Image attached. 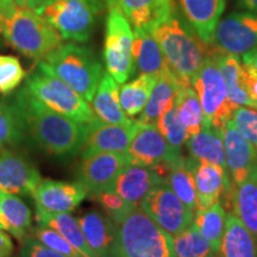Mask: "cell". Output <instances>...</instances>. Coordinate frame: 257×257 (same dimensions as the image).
Listing matches in <instances>:
<instances>
[{
  "instance_id": "cell-1",
  "label": "cell",
  "mask_w": 257,
  "mask_h": 257,
  "mask_svg": "<svg viewBox=\"0 0 257 257\" xmlns=\"http://www.w3.org/2000/svg\"><path fill=\"white\" fill-rule=\"evenodd\" d=\"M24 123L27 140L41 152L59 161H69L81 153L87 123L50 110L22 87L12 99Z\"/></svg>"
},
{
  "instance_id": "cell-2",
  "label": "cell",
  "mask_w": 257,
  "mask_h": 257,
  "mask_svg": "<svg viewBox=\"0 0 257 257\" xmlns=\"http://www.w3.org/2000/svg\"><path fill=\"white\" fill-rule=\"evenodd\" d=\"M147 29L155 37L179 82L192 85L206 59L208 44L204 43L194 31L186 28L174 11L166 18L153 21Z\"/></svg>"
},
{
  "instance_id": "cell-3",
  "label": "cell",
  "mask_w": 257,
  "mask_h": 257,
  "mask_svg": "<svg viewBox=\"0 0 257 257\" xmlns=\"http://www.w3.org/2000/svg\"><path fill=\"white\" fill-rule=\"evenodd\" d=\"M0 31L15 50L34 60L44 59L62 44L55 29L35 10L18 8L0 18Z\"/></svg>"
},
{
  "instance_id": "cell-4",
  "label": "cell",
  "mask_w": 257,
  "mask_h": 257,
  "mask_svg": "<svg viewBox=\"0 0 257 257\" xmlns=\"http://www.w3.org/2000/svg\"><path fill=\"white\" fill-rule=\"evenodd\" d=\"M117 227L114 257H174L172 236L140 206L134 207Z\"/></svg>"
},
{
  "instance_id": "cell-5",
  "label": "cell",
  "mask_w": 257,
  "mask_h": 257,
  "mask_svg": "<svg viewBox=\"0 0 257 257\" xmlns=\"http://www.w3.org/2000/svg\"><path fill=\"white\" fill-rule=\"evenodd\" d=\"M56 76L86 101L92 102L102 76V66L91 48L75 42L61 44L44 57Z\"/></svg>"
},
{
  "instance_id": "cell-6",
  "label": "cell",
  "mask_w": 257,
  "mask_h": 257,
  "mask_svg": "<svg viewBox=\"0 0 257 257\" xmlns=\"http://www.w3.org/2000/svg\"><path fill=\"white\" fill-rule=\"evenodd\" d=\"M25 88L50 110L81 123L94 119V112L85 99L51 72L44 61H40L37 69L28 76Z\"/></svg>"
},
{
  "instance_id": "cell-7",
  "label": "cell",
  "mask_w": 257,
  "mask_h": 257,
  "mask_svg": "<svg viewBox=\"0 0 257 257\" xmlns=\"http://www.w3.org/2000/svg\"><path fill=\"white\" fill-rule=\"evenodd\" d=\"M100 11V0H46L35 10L62 40L75 43L91 38Z\"/></svg>"
},
{
  "instance_id": "cell-8",
  "label": "cell",
  "mask_w": 257,
  "mask_h": 257,
  "mask_svg": "<svg viewBox=\"0 0 257 257\" xmlns=\"http://www.w3.org/2000/svg\"><path fill=\"white\" fill-rule=\"evenodd\" d=\"M134 29L123 12L108 6L106 18L104 61L107 73L123 85L135 73L133 60Z\"/></svg>"
},
{
  "instance_id": "cell-9",
  "label": "cell",
  "mask_w": 257,
  "mask_h": 257,
  "mask_svg": "<svg viewBox=\"0 0 257 257\" xmlns=\"http://www.w3.org/2000/svg\"><path fill=\"white\" fill-rule=\"evenodd\" d=\"M192 86L200 100L205 126L223 127L234 108L227 98L226 85L212 51H208L204 63L193 79Z\"/></svg>"
},
{
  "instance_id": "cell-10",
  "label": "cell",
  "mask_w": 257,
  "mask_h": 257,
  "mask_svg": "<svg viewBox=\"0 0 257 257\" xmlns=\"http://www.w3.org/2000/svg\"><path fill=\"white\" fill-rule=\"evenodd\" d=\"M140 207L163 231L175 236L192 224V212L166 182L157 185L147 194Z\"/></svg>"
},
{
  "instance_id": "cell-11",
  "label": "cell",
  "mask_w": 257,
  "mask_h": 257,
  "mask_svg": "<svg viewBox=\"0 0 257 257\" xmlns=\"http://www.w3.org/2000/svg\"><path fill=\"white\" fill-rule=\"evenodd\" d=\"M217 50L231 55L243 56L257 48V12H232L220 19L213 42Z\"/></svg>"
},
{
  "instance_id": "cell-12",
  "label": "cell",
  "mask_w": 257,
  "mask_h": 257,
  "mask_svg": "<svg viewBox=\"0 0 257 257\" xmlns=\"http://www.w3.org/2000/svg\"><path fill=\"white\" fill-rule=\"evenodd\" d=\"M181 155V153L175 152L169 146L156 124L141 123L138 120L136 130L125 153L127 163L150 168L168 165Z\"/></svg>"
},
{
  "instance_id": "cell-13",
  "label": "cell",
  "mask_w": 257,
  "mask_h": 257,
  "mask_svg": "<svg viewBox=\"0 0 257 257\" xmlns=\"http://www.w3.org/2000/svg\"><path fill=\"white\" fill-rule=\"evenodd\" d=\"M42 181L34 162L14 149L0 150V192L31 195Z\"/></svg>"
},
{
  "instance_id": "cell-14",
  "label": "cell",
  "mask_w": 257,
  "mask_h": 257,
  "mask_svg": "<svg viewBox=\"0 0 257 257\" xmlns=\"http://www.w3.org/2000/svg\"><path fill=\"white\" fill-rule=\"evenodd\" d=\"M127 165L125 154L121 153H95L81 157L78 168L79 182L96 195L111 188L120 170Z\"/></svg>"
},
{
  "instance_id": "cell-15",
  "label": "cell",
  "mask_w": 257,
  "mask_h": 257,
  "mask_svg": "<svg viewBox=\"0 0 257 257\" xmlns=\"http://www.w3.org/2000/svg\"><path fill=\"white\" fill-rule=\"evenodd\" d=\"M89 192L81 182L42 180L32 192L36 208L50 213H69L80 206Z\"/></svg>"
},
{
  "instance_id": "cell-16",
  "label": "cell",
  "mask_w": 257,
  "mask_h": 257,
  "mask_svg": "<svg viewBox=\"0 0 257 257\" xmlns=\"http://www.w3.org/2000/svg\"><path fill=\"white\" fill-rule=\"evenodd\" d=\"M226 172L231 182L237 186L257 168V150L240 135L229 119L221 127Z\"/></svg>"
},
{
  "instance_id": "cell-17",
  "label": "cell",
  "mask_w": 257,
  "mask_h": 257,
  "mask_svg": "<svg viewBox=\"0 0 257 257\" xmlns=\"http://www.w3.org/2000/svg\"><path fill=\"white\" fill-rule=\"evenodd\" d=\"M137 120L130 124H110L94 118L87 123V137L81 150V157L95 153H126Z\"/></svg>"
},
{
  "instance_id": "cell-18",
  "label": "cell",
  "mask_w": 257,
  "mask_h": 257,
  "mask_svg": "<svg viewBox=\"0 0 257 257\" xmlns=\"http://www.w3.org/2000/svg\"><path fill=\"white\" fill-rule=\"evenodd\" d=\"M162 182H165V179L154 168L127 163L120 170L110 189L130 205L138 207L148 193Z\"/></svg>"
},
{
  "instance_id": "cell-19",
  "label": "cell",
  "mask_w": 257,
  "mask_h": 257,
  "mask_svg": "<svg viewBox=\"0 0 257 257\" xmlns=\"http://www.w3.org/2000/svg\"><path fill=\"white\" fill-rule=\"evenodd\" d=\"M194 181L198 200L197 210L210 207L214 202L219 201L223 194L230 195L231 198L233 185L223 167L206 161H195Z\"/></svg>"
},
{
  "instance_id": "cell-20",
  "label": "cell",
  "mask_w": 257,
  "mask_h": 257,
  "mask_svg": "<svg viewBox=\"0 0 257 257\" xmlns=\"http://www.w3.org/2000/svg\"><path fill=\"white\" fill-rule=\"evenodd\" d=\"M182 15L192 30L210 46L224 14L226 0H179Z\"/></svg>"
},
{
  "instance_id": "cell-21",
  "label": "cell",
  "mask_w": 257,
  "mask_h": 257,
  "mask_svg": "<svg viewBox=\"0 0 257 257\" xmlns=\"http://www.w3.org/2000/svg\"><path fill=\"white\" fill-rule=\"evenodd\" d=\"M83 236L99 257H114L117 227L106 214L91 210L79 218Z\"/></svg>"
},
{
  "instance_id": "cell-22",
  "label": "cell",
  "mask_w": 257,
  "mask_h": 257,
  "mask_svg": "<svg viewBox=\"0 0 257 257\" xmlns=\"http://www.w3.org/2000/svg\"><path fill=\"white\" fill-rule=\"evenodd\" d=\"M133 60L135 72L140 74L159 78L162 74L172 72L159 43L147 28H134Z\"/></svg>"
},
{
  "instance_id": "cell-23",
  "label": "cell",
  "mask_w": 257,
  "mask_h": 257,
  "mask_svg": "<svg viewBox=\"0 0 257 257\" xmlns=\"http://www.w3.org/2000/svg\"><path fill=\"white\" fill-rule=\"evenodd\" d=\"M93 111L98 119L110 124H130L120 106L119 86L107 72L102 74L100 82L92 100Z\"/></svg>"
},
{
  "instance_id": "cell-24",
  "label": "cell",
  "mask_w": 257,
  "mask_h": 257,
  "mask_svg": "<svg viewBox=\"0 0 257 257\" xmlns=\"http://www.w3.org/2000/svg\"><path fill=\"white\" fill-rule=\"evenodd\" d=\"M211 51L217 60L218 67L226 85L227 98L233 108L239 107V106H256L244 85L243 62L239 56L221 53L216 48H213V50Z\"/></svg>"
},
{
  "instance_id": "cell-25",
  "label": "cell",
  "mask_w": 257,
  "mask_h": 257,
  "mask_svg": "<svg viewBox=\"0 0 257 257\" xmlns=\"http://www.w3.org/2000/svg\"><path fill=\"white\" fill-rule=\"evenodd\" d=\"M180 85L181 83L173 72L160 75L138 121L155 124L161 115L175 105Z\"/></svg>"
},
{
  "instance_id": "cell-26",
  "label": "cell",
  "mask_w": 257,
  "mask_h": 257,
  "mask_svg": "<svg viewBox=\"0 0 257 257\" xmlns=\"http://www.w3.org/2000/svg\"><path fill=\"white\" fill-rule=\"evenodd\" d=\"M195 160L179 156L169 165L165 182L192 212L197 210V189L194 181Z\"/></svg>"
},
{
  "instance_id": "cell-27",
  "label": "cell",
  "mask_w": 257,
  "mask_h": 257,
  "mask_svg": "<svg viewBox=\"0 0 257 257\" xmlns=\"http://www.w3.org/2000/svg\"><path fill=\"white\" fill-rule=\"evenodd\" d=\"M36 219L38 225L51 227L57 231L64 239L68 240L78 250L81 257H99L83 236L79 220L69 213H50L36 208Z\"/></svg>"
},
{
  "instance_id": "cell-28",
  "label": "cell",
  "mask_w": 257,
  "mask_h": 257,
  "mask_svg": "<svg viewBox=\"0 0 257 257\" xmlns=\"http://www.w3.org/2000/svg\"><path fill=\"white\" fill-rule=\"evenodd\" d=\"M31 226L32 213L28 205L17 195L0 192V229L24 239Z\"/></svg>"
},
{
  "instance_id": "cell-29",
  "label": "cell",
  "mask_w": 257,
  "mask_h": 257,
  "mask_svg": "<svg viewBox=\"0 0 257 257\" xmlns=\"http://www.w3.org/2000/svg\"><path fill=\"white\" fill-rule=\"evenodd\" d=\"M185 146L192 159L214 163L226 170L221 128L204 126L198 134L189 136Z\"/></svg>"
},
{
  "instance_id": "cell-30",
  "label": "cell",
  "mask_w": 257,
  "mask_h": 257,
  "mask_svg": "<svg viewBox=\"0 0 257 257\" xmlns=\"http://www.w3.org/2000/svg\"><path fill=\"white\" fill-rule=\"evenodd\" d=\"M219 253L221 257H257V238L233 213L226 216Z\"/></svg>"
},
{
  "instance_id": "cell-31",
  "label": "cell",
  "mask_w": 257,
  "mask_h": 257,
  "mask_svg": "<svg viewBox=\"0 0 257 257\" xmlns=\"http://www.w3.org/2000/svg\"><path fill=\"white\" fill-rule=\"evenodd\" d=\"M233 214L257 238V168L231 192Z\"/></svg>"
},
{
  "instance_id": "cell-32",
  "label": "cell",
  "mask_w": 257,
  "mask_h": 257,
  "mask_svg": "<svg viewBox=\"0 0 257 257\" xmlns=\"http://www.w3.org/2000/svg\"><path fill=\"white\" fill-rule=\"evenodd\" d=\"M156 80L157 76L140 74L133 81L125 82L120 86V106L127 117H136L144 110Z\"/></svg>"
},
{
  "instance_id": "cell-33",
  "label": "cell",
  "mask_w": 257,
  "mask_h": 257,
  "mask_svg": "<svg viewBox=\"0 0 257 257\" xmlns=\"http://www.w3.org/2000/svg\"><path fill=\"white\" fill-rule=\"evenodd\" d=\"M179 120L187 131L188 137L198 134L205 126V115L200 100L192 85H180L175 100Z\"/></svg>"
},
{
  "instance_id": "cell-34",
  "label": "cell",
  "mask_w": 257,
  "mask_h": 257,
  "mask_svg": "<svg viewBox=\"0 0 257 257\" xmlns=\"http://www.w3.org/2000/svg\"><path fill=\"white\" fill-rule=\"evenodd\" d=\"M225 224H226V212L220 201L214 202L210 207L197 210L193 216L192 225L202 236L216 248L220 250Z\"/></svg>"
},
{
  "instance_id": "cell-35",
  "label": "cell",
  "mask_w": 257,
  "mask_h": 257,
  "mask_svg": "<svg viewBox=\"0 0 257 257\" xmlns=\"http://www.w3.org/2000/svg\"><path fill=\"white\" fill-rule=\"evenodd\" d=\"M25 140L23 119L14 101L0 99V150L21 146Z\"/></svg>"
},
{
  "instance_id": "cell-36",
  "label": "cell",
  "mask_w": 257,
  "mask_h": 257,
  "mask_svg": "<svg viewBox=\"0 0 257 257\" xmlns=\"http://www.w3.org/2000/svg\"><path fill=\"white\" fill-rule=\"evenodd\" d=\"M174 257H214L219 251L191 224L172 236Z\"/></svg>"
},
{
  "instance_id": "cell-37",
  "label": "cell",
  "mask_w": 257,
  "mask_h": 257,
  "mask_svg": "<svg viewBox=\"0 0 257 257\" xmlns=\"http://www.w3.org/2000/svg\"><path fill=\"white\" fill-rule=\"evenodd\" d=\"M123 12L134 28H148L155 16L156 0H104Z\"/></svg>"
},
{
  "instance_id": "cell-38",
  "label": "cell",
  "mask_w": 257,
  "mask_h": 257,
  "mask_svg": "<svg viewBox=\"0 0 257 257\" xmlns=\"http://www.w3.org/2000/svg\"><path fill=\"white\" fill-rule=\"evenodd\" d=\"M156 126L160 133L163 135L169 146L175 150V152L181 153V148L185 146L186 141L188 138V134L186 131L184 125L179 120L178 114H176L175 105L166 113H163L156 121Z\"/></svg>"
},
{
  "instance_id": "cell-39",
  "label": "cell",
  "mask_w": 257,
  "mask_h": 257,
  "mask_svg": "<svg viewBox=\"0 0 257 257\" xmlns=\"http://www.w3.org/2000/svg\"><path fill=\"white\" fill-rule=\"evenodd\" d=\"M25 78L27 72L17 57L0 55V94H11Z\"/></svg>"
},
{
  "instance_id": "cell-40",
  "label": "cell",
  "mask_w": 257,
  "mask_h": 257,
  "mask_svg": "<svg viewBox=\"0 0 257 257\" xmlns=\"http://www.w3.org/2000/svg\"><path fill=\"white\" fill-rule=\"evenodd\" d=\"M237 131L257 150V106H239L230 118Z\"/></svg>"
},
{
  "instance_id": "cell-41",
  "label": "cell",
  "mask_w": 257,
  "mask_h": 257,
  "mask_svg": "<svg viewBox=\"0 0 257 257\" xmlns=\"http://www.w3.org/2000/svg\"><path fill=\"white\" fill-rule=\"evenodd\" d=\"M31 236L40 240L41 243H43L44 245H47L48 248L61 253V255L67 257H81L78 250L74 248L68 240L64 239L57 231L51 229V227L38 225L35 229H32Z\"/></svg>"
},
{
  "instance_id": "cell-42",
  "label": "cell",
  "mask_w": 257,
  "mask_h": 257,
  "mask_svg": "<svg viewBox=\"0 0 257 257\" xmlns=\"http://www.w3.org/2000/svg\"><path fill=\"white\" fill-rule=\"evenodd\" d=\"M95 197L106 212V216L111 218L114 223H118L120 219H123L128 212L135 207L128 204L127 201H125L123 198L119 197L117 193L111 191V189L98 193Z\"/></svg>"
},
{
  "instance_id": "cell-43",
  "label": "cell",
  "mask_w": 257,
  "mask_h": 257,
  "mask_svg": "<svg viewBox=\"0 0 257 257\" xmlns=\"http://www.w3.org/2000/svg\"><path fill=\"white\" fill-rule=\"evenodd\" d=\"M21 257H67L56 252L55 250L48 248L40 240L34 237H25L22 239Z\"/></svg>"
},
{
  "instance_id": "cell-44",
  "label": "cell",
  "mask_w": 257,
  "mask_h": 257,
  "mask_svg": "<svg viewBox=\"0 0 257 257\" xmlns=\"http://www.w3.org/2000/svg\"><path fill=\"white\" fill-rule=\"evenodd\" d=\"M244 85L251 100L257 104V70L248 64L243 63ZM257 106V105H256Z\"/></svg>"
},
{
  "instance_id": "cell-45",
  "label": "cell",
  "mask_w": 257,
  "mask_h": 257,
  "mask_svg": "<svg viewBox=\"0 0 257 257\" xmlns=\"http://www.w3.org/2000/svg\"><path fill=\"white\" fill-rule=\"evenodd\" d=\"M173 11H174L173 0H156L155 16H154L153 21H159V19L166 18L167 16L172 14Z\"/></svg>"
},
{
  "instance_id": "cell-46",
  "label": "cell",
  "mask_w": 257,
  "mask_h": 257,
  "mask_svg": "<svg viewBox=\"0 0 257 257\" xmlns=\"http://www.w3.org/2000/svg\"><path fill=\"white\" fill-rule=\"evenodd\" d=\"M14 249L12 239L4 230L0 229V257H11Z\"/></svg>"
},
{
  "instance_id": "cell-47",
  "label": "cell",
  "mask_w": 257,
  "mask_h": 257,
  "mask_svg": "<svg viewBox=\"0 0 257 257\" xmlns=\"http://www.w3.org/2000/svg\"><path fill=\"white\" fill-rule=\"evenodd\" d=\"M17 9L15 0H0V18Z\"/></svg>"
},
{
  "instance_id": "cell-48",
  "label": "cell",
  "mask_w": 257,
  "mask_h": 257,
  "mask_svg": "<svg viewBox=\"0 0 257 257\" xmlns=\"http://www.w3.org/2000/svg\"><path fill=\"white\" fill-rule=\"evenodd\" d=\"M242 62L244 64H248V66L252 67V68H255L257 70V48L255 49L249 51V53L244 54L242 56Z\"/></svg>"
},
{
  "instance_id": "cell-49",
  "label": "cell",
  "mask_w": 257,
  "mask_h": 257,
  "mask_svg": "<svg viewBox=\"0 0 257 257\" xmlns=\"http://www.w3.org/2000/svg\"><path fill=\"white\" fill-rule=\"evenodd\" d=\"M43 2H46V0H15L18 8L29 10H36Z\"/></svg>"
},
{
  "instance_id": "cell-50",
  "label": "cell",
  "mask_w": 257,
  "mask_h": 257,
  "mask_svg": "<svg viewBox=\"0 0 257 257\" xmlns=\"http://www.w3.org/2000/svg\"><path fill=\"white\" fill-rule=\"evenodd\" d=\"M239 6L246 11L257 12V0H239Z\"/></svg>"
},
{
  "instance_id": "cell-51",
  "label": "cell",
  "mask_w": 257,
  "mask_h": 257,
  "mask_svg": "<svg viewBox=\"0 0 257 257\" xmlns=\"http://www.w3.org/2000/svg\"><path fill=\"white\" fill-rule=\"evenodd\" d=\"M214 257H221V256H220V253H218V255H216Z\"/></svg>"
},
{
  "instance_id": "cell-52",
  "label": "cell",
  "mask_w": 257,
  "mask_h": 257,
  "mask_svg": "<svg viewBox=\"0 0 257 257\" xmlns=\"http://www.w3.org/2000/svg\"><path fill=\"white\" fill-rule=\"evenodd\" d=\"M256 105H257V104H256Z\"/></svg>"
}]
</instances>
